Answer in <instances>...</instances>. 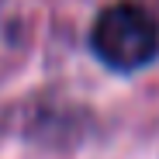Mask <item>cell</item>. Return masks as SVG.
Masks as SVG:
<instances>
[{"label":"cell","mask_w":159,"mask_h":159,"mask_svg":"<svg viewBox=\"0 0 159 159\" xmlns=\"http://www.w3.org/2000/svg\"><path fill=\"white\" fill-rule=\"evenodd\" d=\"M90 48L107 69L135 73L159 56V21L135 0H118L97 14Z\"/></svg>","instance_id":"6da1fadb"}]
</instances>
